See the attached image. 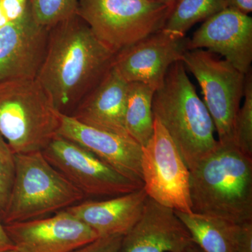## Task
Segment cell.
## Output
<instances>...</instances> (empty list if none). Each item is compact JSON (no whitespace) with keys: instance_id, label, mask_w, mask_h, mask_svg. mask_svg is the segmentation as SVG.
<instances>
[{"instance_id":"1f68e13d","label":"cell","mask_w":252,"mask_h":252,"mask_svg":"<svg viewBox=\"0 0 252 252\" xmlns=\"http://www.w3.org/2000/svg\"><path fill=\"white\" fill-rule=\"evenodd\" d=\"M3 252H18L16 251V250H8V251Z\"/></svg>"},{"instance_id":"7a4b0ae2","label":"cell","mask_w":252,"mask_h":252,"mask_svg":"<svg viewBox=\"0 0 252 252\" xmlns=\"http://www.w3.org/2000/svg\"><path fill=\"white\" fill-rule=\"evenodd\" d=\"M189 172L192 212L238 224L252 221V158L234 143L218 141Z\"/></svg>"},{"instance_id":"ba28073f","label":"cell","mask_w":252,"mask_h":252,"mask_svg":"<svg viewBox=\"0 0 252 252\" xmlns=\"http://www.w3.org/2000/svg\"><path fill=\"white\" fill-rule=\"evenodd\" d=\"M143 188L149 198L175 211L192 213L190 172L165 127L154 118V132L142 147Z\"/></svg>"},{"instance_id":"44dd1931","label":"cell","mask_w":252,"mask_h":252,"mask_svg":"<svg viewBox=\"0 0 252 252\" xmlns=\"http://www.w3.org/2000/svg\"><path fill=\"white\" fill-rule=\"evenodd\" d=\"M78 2L79 0H29L33 17L49 29L77 14Z\"/></svg>"},{"instance_id":"e0dca14e","label":"cell","mask_w":252,"mask_h":252,"mask_svg":"<svg viewBox=\"0 0 252 252\" xmlns=\"http://www.w3.org/2000/svg\"><path fill=\"white\" fill-rule=\"evenodd\" d=\"M148 195L144 188L107 200L79 203L65 210L99 237L124 235L140 220Z\"/></svg>"},{"instance_id":"83f0119b","label":"cell","mask_w":252,"mask_h":252,"mask_svg":"<svg viewBox=\"0 0 252 252\" xmlns=\"http://www.w3.org/2000/svg\"><path fill=\"white\" fill-rule=\"evenodd\" d=\"M14 250V245L6 234L4 229V225L0 219V252Z\"/></svg>"},{"instance_id":"4dcf8cb0","label":"cell","mask_w":252,"mask_h":252,"mask_svg":"<svg viewBox=\"0 0 252 252\" xmlns=\"http://www.w3.org/2000/svg\"><path fill=\"white\" fill-rule=\"evenodd\" d=\"M157 1H164V2L175 3L177 0H157Z\"/></svg>"},{"instance_id":"8fae6325","label":"cell","mask_w":252,"mask_h":252,"mask_svg":"<svg viewBox=\"0 0 252 252\" xmlns=\"http://www.w3.org/2000/svg\"><path fill=\"white\" fill-rule=\"evenodd\" d=\"M18 252H70L99 235L66 210L54 216L4 225Z\"/></svg>"},{"instance_id":"3957f363","label":"cell","mask_w":252,"mask_h":252,"mask_svg":"<svg viewBox=\"0 0 252 252\" xmlns=\"http://www.w3.org/2000/svg\"><path fill=\"white\" fill-rule=\"evenodd\" d=\"M152 111L189 170L216 147L213 121L182 61L172 64L161 86L154 93Z\"/></svg>"},{"instance_id":"f546056e","label":"cell","mask_w":252,"mask_h":252,"mask_svg":"<svg viewBox=\"0 0 252 252\" xmlns=\"http://www.w3.org/2000/svg\"><path fill=\"white\" fill-rule=\"evenodd\" d=\"M180 252H204L198 245H195V243H192L191 245H189L188 248L185 249Z\"/></svg>"},{"instance_id":"277c9868","label":"cell","mask_w":252,"mask_h":252,"mask_svg":"<svg viewBox=\"0 0 252 252\" xmlns=\"http://www.w3.org/2000/svg\"><path fill=\"white\" fill-rule=\"evenodd\" d=\"M61 113L37 79L0 81V134L15 154L42 152L58 135Z\"/></svg>"},{"instance_id":"7402d4cb","label":"cell","mask_w":252,"mask_h":252,"mask_svg":"<svg viewBox=\"0 0 252 252\" xmlns=\"http://www.w3.org/2000/svg\"><path fill=\"white\" fill-rule=\"evenodd\" d=\"M244 103L237 114L234 144L245 155L252 158V71L245 76Z\"/></svg>"},{"instance_id":"484cf974","label":"cell","mask_w":252,"mask_h":252,"mask_svg":"<svg viewBox=\"0 0 252 252\" xmlns=\"http://www.w3.org/2000/svg\"><path fill=\"white\" fill-rule=\"evenodd\" d=\"M238 252H252V221L243 223V232Z\"/></svg>"},{"instance_id":"ac0fdd59","label":"cell","mask_w":252,"mask_h":252,"mask_svg":"<svg viewBox=\"0 0 252 252\" xmlns=\"http://www.w3.org/2000/svg\"><path fill=\"white\" fill-rule=\"evenodd\" d=\"M192 240L204 252H238L243 223L202 214L175 211Z\"/></svg>"},{"instance_id":"30bf717a","label":"cell","mask_w":252,"mask_h":252,"mask_svg":"<svg viewBox=\"0 0 252 252\" xmlns=\"http://www.w3.org/2000/svg\"><path fill=\"white\" fill-rule=\"evenodd\" d=\"M189 38L165 30L151 34L116 54L112 66L127 82H139L154 89L161 86L169 68L182 61Z\"/></svg>"},{"instance_id":"52a82bcc","label":"cell","mask_w":252,"mask_h":252,"mask_svg":"<svg viewBox=\"0 0 252 252\" xmlns=\"http://www.w3.org/2000/svg\"><path fill=\"white\" fill-rule=\"evenodd\" d=\"M182 62L200 86L219 142L234 143L235 120L243 98L246 74L206 50L187 51Z\"/></svg>"},{"instance_id":"603a6c76","label":"cell","mask_w":252,"mask_h":252,"mask_svg":"<svg viewBox=\"0 0 252 252\" xmlns=\"http://www.w3.org/2000/svg\"><path fill=\"white\" fill-rule=\"evenodd\" d=\"M16 154L0 134V215L4 211L14 182Z\"/></svg>"},{"instance_id":"4fadbf2b","label":"cell","mask_w":252,"mask_h":252,"mask_svg":"<svg viewBox=\"0 0 252 252\" xmlns=\"http://www.w3.org/2000/svg\"><path fill=\"white\" fill-rule=\"evenodd\" d=\"M220 54L244 74L251 71L252 18L225 8L204 21L189 39L188 51Z\"/></svg>"},{"instance_id":"d6986e66","label":"cell","mask_w":252,"mask_h":252,"mask_svg":"<svg viewBox=\"0 0 252 252\" xmlns=\"http://www.w3.org/2000/svg\"><path fill=\"white\" fill-rule=\"evenodd\" d=\"M156 89L139 82L129 84L125 110L126 130L142 147L150 140L154 132L152 103Z\"/></svg>"},{"instance_id":"8992f818","label":"cell","mask_w":252,"mask_h":252,"mask_svg":"<svg viewBox=\"0 0 252 252\" xmlns=\"http://www.w3.org/2000/svg\"><path fill=\"white\" fill-rule=\"evenodd\" d=\"M175 3L157 0H79L77 15L99 40L117 54L162 30Z\"/></svg>"},{"instance_id":"9a60e30c","label":"cell","mask_w":252,"mask_h":252,"mask_svg":"<svg viewBox=\"0 0 252 252\" xmlns=\"http://www.w3.org/2000/svg\"><path fill=\"white\" fill-rule=\"evenodd\" d=\"M192 243L175 210L148 196L140 220L123 237L119 252H180Z\"/></svg>"},{"instance_id":"d4e9b609","label":"cell","mask_w":252,"mask_h":252,"mask_svg":"<svg viewBox=\"0 0 252 252\" xmlns=\"http://www.w3.org/2000/svg\"><path fill=\"white\" fill-rule=\"evenodd\" d=\"M1 3L6 17L11 22L24 14L29 0H1Z\"/></svg>"},{"instance_id":"4316f807","label":"cell","mask_w":252,"mask_h":252,"mask_svg":"<svg viewBox=\"0 0 252 252\" xmlns=\"http://www.w3.org/2000/svg\"><path fill=\"white\" fill-rule=\"evenodd\" d=\"M226 8L249 15L252 11V0H225Z\"/></svg>"},{"instance_id":"cb8c5ba5","label":"cell","mask_w":252,"mask_h":252,"mask_svg":"<svg viewBox=\"0 0 252 252\" xmlns=\"http://www.w3.org/2000/svg\"><path fill=\"white\" fill-rule=\"evenodd\" d=\"M123 237V235L99 237L70 252H119Z\"/></svg>"},{"instance_id":"6da1fadb","label":"cell","mask_w":252,"mask_h":252,"mask_svg":"<svg viewBox=\"0 0 252 252\" xmlns=\"http://www.w3.org/2000/svg\"><path fill=\"white\" fill-rule=\"evenodd\" d=\"M116 54L76 14L50 29L36 79L56 108L69 114L108 71Z\"/></svg>"},{"instance_id":"f1b7e54d","label":"cell","mask_w":252,"mask_h":252,"mask_svg":"<svg viewBox=\"0 0 252 252\" xmlns=\"http://www.w3.org/2000/svg\"><path fill=\"white\" fill-rule=\"evenodd\" d=\"M9 23V20H8L7 17H6L4 10L3 9L2 5H1V0H0V28L4 27L5 25Z\"/></svg>"},{"instance_id":"5bb4252c","label":"cell","mask_w":252,"mask_h":252,"mask_svg":"<svg viewBox=\"0 0 252 252\" xmlns=\"http://www.w3.org/2000/svg\"><path fill=\"white\" fill-rule=\"evenodd\" d=\"M58 135L90 151L124 177L143 185L142 146L128 135L84 125L61 113Z\"/></svg>"},{"instance_id":"5b68a950","label":"cell","mask_w":252,"mask_h":252,"mask_svg":"<svg viewBox=\"0 0 252 252\" xmlns=\"http://www.w3.org/2000/svg\"><path fill=\"white\" fill-rule=\"evenodd\" d=\"M84 198L46 160L42 152L18 154L12 188L0 219L6 225L44 218L80 203Z\"/></svg>"},{"instance_id":"2e32d148","label":"cell","mask_w":252,"mask_h":252,"mask_svg":"<svg viewBox=\"0 0 252 252\" xmlns=\"http://www.w3.org/2000/svg\"><path fill=\"white\" fill-rule=\"evenodd\" d=\"M129 84L112 64L70 116L84 125L129 136L124 122Z\"/></svg>"},{"instance_id":"9c48e42d","label":"cell","mask_w":252,"mask_h":252,"mask_svg":"<svg viewBox=\"0 0 252 252\" xmlns=\"http://www.w3.org/2000/svg\"><path fill=\"white\" fill-rule=\"evenodd\" d=\"M42 153L85 197L112 198L143 188L90 151L62 136H55Z\"/></svg>"},{"instance_id":"ffe728a7","label":"cell","mask_w":252,"mask_h":252,"mask_svg":"<svg viewBox=\"0 0 252 252\" xmlns=\"http://www.w3.org/2000/svg\"><path fill=\"white\" fill-rule=\"evenodd\" d=\"M226 8L225 0H177L162 29L185 36L192 26Z\"/></svg>"},{"instance_id":"7c38bea8","label":"cell","mask_w":252,"mask_h":252,"mask_svg":"<svg viewBox=\"0 0 252 252\" xmlns=\"http://www.w3.org/2000/svg\"><path fill=\"white\" fill-rule=\"evenodd\" d=\"M49 31L36 22L30 4L21 17L0 28V81L36 79Z\"/></svg>"}]
</instances>
